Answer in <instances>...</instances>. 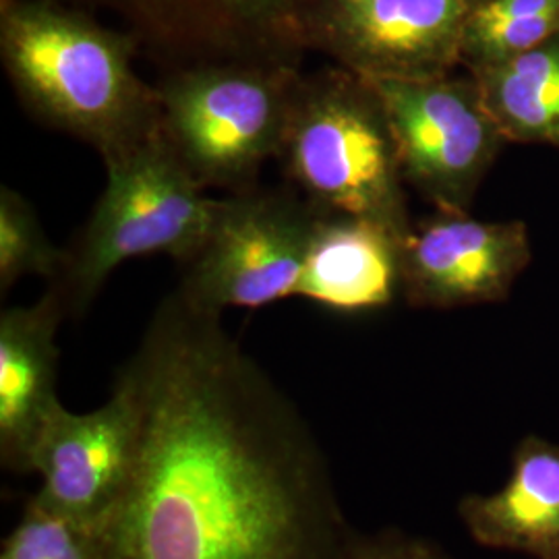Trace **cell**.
Instances as JSON below:
<instances>
[{"label": "cell", "instance_id": "obj_1", "mask_svg": "<svg viewBox=\"0 0 559 559\" xmlns=\"http://www.w3.org/2000/svg\"><path fill=\"white\" fill-rule=\"evenodd\" d=\"M119 376L140 441L98 559H353L320 441L222 313L175 288Z\"/></svg>", "mask_w": 559, "mask_h": 559}, {"label": "cell", "instance_id": "obj_2", "mask_svg": "<svg viewBox=\"0 0 559 559\" xmlns=\"http://www.w3.org/2000/svg\"><path fill=\"white\" fill-rule=\"evenodd\" d=\"M140 44L59 0H0V59L23 108L98 150L102 160L160 127Z\"/></svg>", "mask_w": 559, "mask_h": 559}, {"label": "cell", "instance_id": "obj_3", "mask_svg": "<svg viewBox=\"0 0 559 559\" xmlns=\"http://www.w3.org/2000/svg\"><path fill=\"white\" fill-rule=\"evenodd\" d=\"M278 160L288 185L321 212L371 218L408 237L396 140L371 81L338 64L302 73Z\"/></svg>", "mask_w": 559, "mask_h": 559}, {"label": "cell", "instance_id": "obj_4", "mask_svg": "<svg viewBox=\"0 0 559 559\" xmlns=\"http://www.w3.org/2000/svg\"><path fill=\"white\" fill-rule=\"evenodd\" d=\"M106 187L78 239L64 249L59 290L67 316H83L124 261L170 255L189 263L200 253L218 210L177 158L158 127L106 158Z\"/></svg>", "mask_w": 559, "mask_h": 559}, {"label": "cell", "instance_id": "obj_5", "mask_svg": "<svg viewBox=\"0 0 559 559\" xmlns=\"http://www.w3.org/2000/svg\"><path fill=\"white\" fill-rule=\"evenodd\" d=\"M300 67L203 62L173 69L156 87L164 138L203 189L255 187L278 158Z\"/></svg>", "mask_w": 559, "mask_h": 559}, {"label": "cell", "instance_id": "obj_6", "mask_svg": "<svg viewBox=\"0 0 559 559\" xmlns=\"http://www.w3.org/2000/svg\"><path fill=\"white\" fill-rule=\"evenodd\" d=\"M320 214L293 185L221 198L207 239L177 288L214 313L297 297Z\"/></svg>", "mask_w": 559, "mask_h": 559}, {"label": "cell", "instance_id": "obj_7", "mask_svg": "<svg viewBox=\"0 0 559 559\" xmlns=\"http://www.w3.org/2000/svg\"><path fill=\"white\" fill-rule=\"evenodd\" d=\"M369 81L392 124L404 182L440 212L468 214L508 141L475 78Z\"/></svg>", "mask_w": 559, "mask_h": 559}, {"label": "cell", "instance_id": "obj_8", "mask_svg": "<svg viewBox=\"0 0 559 559\" xmlns=\"http://www.w3.org/2000/svg\"><path fill=\"white\" fill-rule=\"evenodd\" d=\"M483 0H300L307 50L365 80H436L462 64L464 29Z\"/></svg>", "mask_w": 559, "mask_h": 559}, {"label": "cell", "instance_id": "obj_9", "mask_svg": "<svg viewBox=\"0 0 559 559\" xmlns=\"http://www.w3.org/2000/svg\"><path fill=\"white\" fill-rule=\"evenodd\" d=\"M119 15L127 34L173 69L203 62L300 67V0H80Z\"/></svg>", "mask_w": 559, "mask_h": 559}, {"label": "cell", "instance_id": "obj_10", "mask_svg": "<svg viewBox=\"0 0 559 559\" xmlns=\"http://www.w3.org/2000/svg\"><path fill=\"white\" fill-rule=\"evenodd\" d=\"M138 441L140 406L122 376L115 381L108 402L92 413H71L60 402L44 423L32 452V473L41 479L34 498L96 528L129 483Z\"/></svg>", "mask_w": 559, "mask_h": 559}, {"label": "cell", "instance_id": "obj_11", "mask_svg": "<svg viewBox=\"0 0 559 559\" xmlns=\"http://www.w3.org/2000/svg\"><path fill=\"white\" fill-rule=\"evenodd\" d=\"M531 261L520 221L483 222L436 212L413 224L402 245V297L417 309L500 302Z\"/></svg>", "mask_w": 559, "mask_h": 559}, {"label": "cell", "instance_id": "obj_12", "mask_svg": "<svg viewBox=\"0 0 559 559\" xmlns=\"http://www.w3.org/2000/svg\"><path fill=\"white\" fill-rule=\"evenodd\" d=\"M64 302L57 288L0 313V459L15 473H32L41 427L60 404L57 334Z\"/></svg>", "mask_w": 559, "mask_h": 559}, {"label": "cell", "instance_id": "obj_13", "mask_svg": "<svg viewBox=\"0 0 559 559\" xmlns=\"http://www.w3.org/2000/svg\"><path fill=\"white\" fill-rule=\"evenodd\" d=\"M404 237L381 222L321 212L297 297L338 313H365L402 295Z\"/></svg>", "mask_w": 559, "mask_h": 559}, {"label": "cell", "instance_id": "obj_14", "mask_svg": "<svg viewBox=\"0 0 559 559\" xmlns=\"http://www.w3.org/2000/svg\"><path fill=\"white\" fill-rule=\"evenodd\" d=\"M459 516L483 547L559 559V443L539 436L520 440L506 485L462 498Z\"/></svg>", "mask_w": 559, "mask_h": 559}, {"label": "cell", "instance_id": "obj_15", "mask_svg": "<svg viewBox=\"0 0 559 559\" xmlns=\"http://www.w3.org/2000/svg\"><path fill=\"white\" fill-rule=\"evenodd\" d=\"M468 73L506 140L559 150V36Z\"/></svg>", "mask_w": 559, "mask_h": 559}, {"label": "cell", "instance_id": "obj_16", "mask_svg": "<svg viewBox=\"0 0 559 559\" xmlns=\"http://www.w3.org/2000/svg\"><path fill=\"white\" fill-rule=\"evenodd\" d=\"M559 36V0H483L462 40V67L475 71Z\"/></svg>", "mask_w": 559, "mask_h": 559}, {"label": "cell", "instance_id": "obj_17", "mask_svg": "<svg viewBox=\"0 0 559 559\" xmlns=\"http://www.w3.org/2000/svg\"><path fill=\"white\" fill-rule=\"evenodd\" d=\"M64 249L48 239L29 201L15 189L0 191V290L27 276L59 278Z\"/></svg>", "mask_w": 559, "mask_h": 559}, {"label": "cell", "instance_id": "obj_18", "mask_svg": "<svg viewBox=\"0 0 559 559\" xmlns=\"http://www.w3.org/2000/svg\"><path fill=\"white\" fill-rule=\"evenodd\" d=\"M0 559H98L96 531L32 498Z\"/></svg>", "mask_w": 559, "mask_h": 559}, {"label": "cell", "instance_id": "obj_19", "mask_svg": "<svg viewBox=\"0 0 559 559\" xmlns=\"http://www.w3.org/2000/svg\"><path fill=\"white\" fill-rule=\"evenodd\" d=\"M353 559H452L438 543L383 531L376 537H357Z\"/></svg>", "mask_w": 559, "mask_h": 559}]
</instances>
